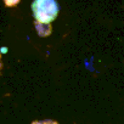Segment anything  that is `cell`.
I'll use <instances>...</instances> for the list:
<instances>
[{
	"mask_svg": "<svg viewBox=\"0 0 124 124\" xmlns=\"http://www.w3.org/2000/svg\"><path fill=\"white\" fill-rule=\"evenodd\" d=\"M32 124H58L54 120H40V122H33Z\"/></svg>",
	"mask_w": 124,
	"mask_h": 124,
	"instance_id": "4",
	"label": "cell"
},
{
	"mask_svg": "<svg viewBox=\"0 0 124 124\" xmlns=\"http://www.w3.org/2000/svg\"><path fill=\"white\" fill-rule=\"evenodd\" d=\"M32 10L35 22L50 24V22L57 17L60 8L56 0H34L32 4Z\"/></svg>",
	"mask_w": 124,
	"mask_h": 124,
	"instance_id": "1",
	"label": "cell"
},
{
	"mask_svg": "<svg viewBox=\"0 0 124 124\" xmlns=\"http://www.w3.org/2000/svg\"><path fill=\"white\" fill-rule=\"evenodd\" d=\"M0 71H1V55H0Z\"/></svg>",
	"mask_w": 124,
	"mask_h": 124,
	"instance_id": "5",
	"label": "cell"
},
{
	"mask_svg": "<svg viewBox=\"0 0 124 124\" xmlns=\"http://www.w3.org/2000/svg\"><path fill=\"white\" fill-rule=\"evenodd\" d=\"M35 27H37V31H38L39 35H41V37L49 35L51 33V26L50 24H41V23L35 22Z\"/></svg>",
	"mask_w": 124,
	"mask_h": 124,
	"instance_id": "2",
	"label": "cell"
},
{
	"mask_svg": "<svg viewBox=\"0 0 124 124\" xmlns=\"http://www.w3.org/2000/svg\"><path fill=\"white\" fill-rule=\"evenodd\" d=\"M21 1V0H4V3H5V5L6 6H9V8H12V6H16L18 3Z\"/></svg>",
	"mask_w": 124,
	"mask_h": 124,
	"instance_id": "3",
	"label": "cell"
}]
</instances>
